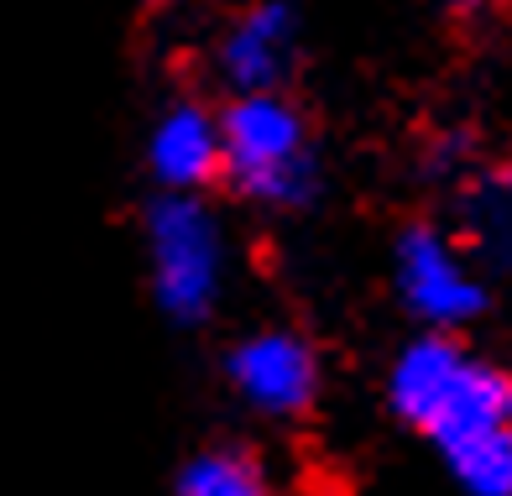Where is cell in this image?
I'll list each match as a JSON object with an SVG mask.
<instances>
[{"instance_id": "cell-10", "label": "cell", "mask_w": 512, "mask_h": 496, "mask_svg": "<svg viewBox=\"0 0 512 496\" xmlns=\"http://www.w3.org/2000/svg\"><path fill=\"white\" fill-rule=\"evenodd\" d=\"M471 230L486 256H497V262L512 267V168L486 178L471 199Z\"/></svg>"}, {"instance_id": "cell-7", "label": "cell", "mask_w": 512, "mask_h": 496, "mask_svg": "<svg viewBox=\"0 0 512 496\" xmlns=\"http://www.w3.org/2000/svg\"><path fill=\"white\" fill-rule=\"evenodd\" d=\"M288 63H293V16H288V6L246 11L236 27H230L225 47H220V68L241 94L272 89L288 74Z\"/></svg>"}, {"instance_id": "cell-9", "label": "cell", "mask_w": 512, "mask_h": 496, "mask_svg": "<svg viewBox=\"0 0 512 496\" xmlns=\"http://www.w3.org/2000/svg\"><path fill=\"white\" fill-rule=\"evenodd\" d=\"M178 496H267L262 465L241 450H209L183 465Z\"/></svg>"}, {"instance_id": "cell-8", "label": "cell", "mask_w": 512, "mask_h": 496, "mask_svg": "<svg viewBox=\"0 0 512 496\" xmlns=\"http://www.w3.org/2000/svg\"><path fill=\"white\" fill-rule=\"evenodd\" d=\"M445 460L471 496H512V423H486L445 444Z\"/></svg>"}, {"instance_id": "cell-1", "label": "cell", "mask_w": 512, "mask_h": 496, "mask_svg": "<svg viewBox=\"0 0 512 496\" xmlns=\"http://www.w3.org/2000/svg\"><path fill=\"white\" fill-rule=\"evenodd\" d=\"M387 392H392V408L418 429H429L439 444L486 429V423H502L512 413V387L445 335L413 340L392 366Z\"/></svg>"}, {"instance_id": "cell-5", "label": "cell", "mask_w": 512, "mask_h": 496, "mask_svg": "<svg viewBox=\"0 0 512 496\" xmlns=\"http://www.w3.org/2000/svg\"><path fill=\"white\" fill-rule=\"evenodd\" d=\"M230 382H236L246 403L262 408V413H304L314 403L319 366H314V350L298 335L267 329V335H251L236 356H230Z\"/></svg>"}, {"instance_id": "cell-4", "label": "cell", "mask_w": 512, "mask_h": 496, "mask_svg": "<svg viewBox=\"0 0 512 496\" xmlns=\"http://www.w3.org/2000/svg\"><path fill=\"white\" fill-rule=\"evenodd\" d=\"M398 288L408 298V309L424 324H465L481 314V282L476 272L460 262V251L450 246V235H439L429 225L408 230L398 241Z\"/></svg>"}, {"instance_id": "cell-3", "label": "cell", "mask_w": 512, "mask_h": 496, "mask_svg": "<svg viewBox=\"0 0 512 496\" xmlns=\"http://www.w3.org/2000/svg\"><path fill=\"white\" fill-rule=\"evenodd\" d=\"M147 246L162 309L173 319H204L215 309L225 282V235L204 204L183 194L162 199L147 220Z\"/></svg>"}, {"instance_id": "cell-6", "label": "cell", "mask_w": 512, "mask_h": 496, "mask_svg": "<svg viewBox=\"0 0 512 496\" xmlns=\"http://www.w3.org/2000/svg\"><path fill=\"white\" fill-rule=\"evenodd\" d=\"M152 173L173 188V194H189L204 188L209 178H220L225 168V141H220V121L199 105H173L152 131Z\"/></svg>"}, {"instance_id": "cell-2", "label": "cell", "mask_w": 512, "mask_h": 496, "mask_svg": "<svg viewBox=\"0 0 512 496\" xmlns=\"http://www.w3.org/2000/svg\"><path fill=\"white\" fill-rule=\"evenodd\" d=\"M225 141V173L236 178L251 199L262 204H298L314 183L304 121L288 100H277L272 89L241 94L220 121Z\"/></svg>"}]
</instances>
